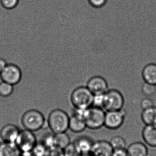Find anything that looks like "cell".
I'll use <instances>...</instances> for the list:
<instances>
[{"mask_svg": "<svg viewBox=\"0 0 156 156\" xmlns=\"http://www.w3.org/2000/svg\"><path fill=\"white\" fill-rule=\"evenodd\" d=\"M69 119L66 112L60 109H56L49 114L48 124L54 134L65 133L69 129Z\"/></svg>", "mask_w": 156, "mask_h": 156, "instance_id": "obj_1", "label": "cell"}, {"mask_svg": "<svg viewBox=\"0 0 156 156\" xmlns=\"http://www.w3.org/2000/svg\"><path fill=\"white\" fill-rule=\"evenodd\" d=\"M105 114L104 109L93 105L84 110L83 117L87 127L97 130L104 126Z\"/></svg>", "mask_w": 156, "mask_h": 156, "instance_id": "obj_2", "label": "cell"}, {"mask_svg": "<svg viewBox=\"0 0 156 156\" xmlns=\"http://www.w3.org/2000/svg\"><path fill=\"white\" fill-rule=\"evenodd\" d=\"M94 94L85 86L78 87L72 92L71 101L75 109L85 110L93 104Z\"/></svg>", "mask_w": 156, "mask_h": 156, "instance_id": "obj_3", "label": "cell"}, {"mask_svg": "<svg viewBox=\"0 0 156 156\" xmlns=\"http://www.w3.org/2000/svg\"><path fill=\"white\" fill-rule=\"evenodd\" d=\"M21 122L25 129L33 132L40 130L45 124L43 114L36 110L26 112L22 116Z\"/></svg>", "mask_w": 156, "mask_h": 156, "instance_id": "obj_4", "label": "cell"}, {"mask_svg": "<svg viewBox=\"0 0 156 156\" xmlns=\"http://www.w3.org/2000/svg\"><path fill=\"white\" fill-rule=\"evenodd\" d=\"M124 98L120 91L108 90L104 94L103 109L107 111H117L123 109Z\"/></svg>", "mask_w": 156, "mask_h": 156, "instance_id": "obj_5", "label": "cell"}, {"mask_svg": "<svg viewBox=\"0 0 156 156\" xmlns=\"http://www.w3.org/2000/svg\"><path fill=\"white\" fill-rule=\"evenodd\" d=\"M37 143L36 137L33 132L25 129L20 131L15 142L22 152L32 151Z\"/></svg>", "mask_w": 156, "mask_h": 156, "instance_id": "obj_6", "label": "cell"}, {"mask_svg": "<svg viewBox=\"0 0 156 156\" xmlns=\"http://www.w3.org/2000/svg\"><path fill=\"white\" fill-rule=\"evenodd\" d=\"M126 115V112L123 109L117 111H107L104 126L111 130L118 129L123 124Z\"/></svg>", "mask_w": 156, "mask_h": 156, "instance_id": "obj_7", "label": "cell"}, {"mask_svg": "<svg viewBox=\"0 0 156 156\" xmlns=\"http://www.w3.org/2000/svg\"><path fill=\"white\" fill-rule=\"evenodd\" d=\"M21 69L16 65L8 64L0 73V78L2 81L14 85L17 84L22 79Z\"/></svg>", "mask_w": 156, "mask_h": 156, "instance_id": "obj_8", "label": "cell"}, {"mask_svg": "<svg viewBox=\"0 0 156 156\" xmlns=\"http://www.w3.org/2000/svg\"><path fill=\"white\" fill-rule=\"evenodd\" d=\"M87 87L94 95L105 93L109 90L107 81L100 76L91 78L87 83Z\"/></svg>", "mask_w": 156, "mask_h": 156, "instance_id": "obj_9", "label": "cell"}, {"mask_svg": "<svg viewBox=\"0 0 156 156\" xmlns=\"http://www.w3.org/2000/svg\"><path fill=\"white\" fill-rule=\"evenodd\" d=\"M113 151L110 142L100 140L94 142L90 154L93 156H111Z\"/></svg>", "mask_w": 156, "mask_h": 156, "instance_id": "obj_10", "label": "cell"}, {"mask_svg": "<svg viewBox=\"0 0 156 156\" xmlns=\"http://www.w3.org/2000/svg\"><path fill=\"white\" fill-rule=\"evenodd\" d=\"M20 131L18 127L15 125H5L1 129L0 137L3 142L15 143Z\"/></svg>", "mask_w": 156, "mask_h": 156, "instance_id": "obj_11", "label": "cell"}, {"mask_svg": "<svg viewBox=\"0 0 156 156\" xmlns=\"http://www.w3.org/2000/svg\"><path fill=\"white\" fill-rule=\"evenodd\" d=\"M86 127L82 115L74 112L73 115L70 117L69 129L74 133H79L83 132Z\"/></svg>", "mask_w": 156, "mask_h": 156, "instance_id": "obj_12", "label": "cell"}, {"mask_svg": "<svg viewBox=\"0 0 156 156\" xmlns=\"http://www.w3.org/2000/svg\"><path fill=\"white\" fill-rule=\"evenodd\" d=\"M142 137L147 144L156 147V125H145L142 131Z\"/></svg>", "mask_w": 156, "mask_h": 156, "instance_id": "obj_13", "label": "cell"}, {"mask_svg": "<svg viewBox=\"0 0 156 156\" xmlns=\"http://www.w3.org/2000/svg\"><path fill=\"white\" fill-rule=\"evenodd\" d=\"M74 143L81 155L90 154L94 142L89 136H82L76 139Z\"/></svg>", "mask_w": 156, "mask_h": 156, "instance_id": "obj_14", "label": "cell"}, {"mask_svg": "<svg viewBox=\"0 0 156 156\" xmlns=\"http://www.w3.org/2000/svg\"><path fill=\"white\" fill-rule=\"evenodd\" d=\"M129 156H147L148 150L147 147L143 143L140 142H134L126 148Z\"/></svg>", "mask_w": 156, "mask_h": 156, "instance_id": "obj_15", "label": "cell"}, {"mask_svg": "<svg viewBox=\"0 0 156 156\" xmlns=\"http://www.w3.org/2000/svg\"><path fill=\"white\" fill-rule=\"evenodd\" d=\"M21 153L15 143L5 142L0 143V156H20Z\"/></svg>", "mask_w": 156, "mask_h": 156, "instance_id": "obj_16", "label": "cell"}, {"mask_svg": "<svg viewBox=\"0 0 156 156\" xmlns=\"http://www.w3.org/2000/svg\"><path fill=\"white\" fill-rule=\"evenodd\" d=\"M142 76L145 82L156 85V64L150 63L144 67Z\"/></svg>", "mask_w": 156, "mask_h": 156, "instance_id": "obj_17", "label": "cell"}, {"mask_svg": "<svg viewBox=\"0 0 156 156\" xmlns=\"http://www.w3.org/2000/svg\"><path fill=\"white\" fill-rule=\"evenodd\" d=\"M141 119L145 125L156 124V107L153 106L143 110Z\"/></svg>", "mask_w": 156, "mask_h": 156, "instance_id": "obj_18", "label": "cell"}, {"mask_svg": "<svg viewBox=\"0 0 156 156\" xmlns=\"http://www.w3.org/2000/svg\"><path fill=\"white\" fill-rule=\"evenodd\" d=\"M55 146L64 149L70 144V139L69 136L65 133L54 134Z\"/></svg>", "mask_w": 156, "mask_h": 156, "instance_id": "obj_19", "label": "cell"}, {"mask_svg": "<svg viewBox=\"0 0 156 156\" xmlns=\"http://www.w3.org/2000/svg\"><path fill=\"white\" fill-rule=\"evenodd\" d=\"M110 143L114 150L126 149V141L123 137L120 136H115L112 137Z\"/></svg>", "mask_w": 156, "mask_h": 156, "instance_id": "obj_20", "label": "cell"}, {"mask_svg": "<svg viewBox=\"0 0 156 156\" xmlns=\"http://www.w3.org/2000/svg\"><path fill=\"white\" fill-rule=\"evenodd\" d=\"M13 85L2 81L0 82V96L3 98L8 97L13 93Z\"/></svg>", "mask_w": 156, "mask_h": 156, "instance_id": "obj_21", "label": "cell"}, {"mask_svg": "<svg viewBox=\"0 0 156 156\" xmlns=\"http://www.w3.org/2000/svg\"><path fill=\"white\" fill-rule=\"evenodd\" d=\"M47 149L42 143H37L31 152L34 156H45Z\"/></svg>", "mask_w": 156, "mask_h": 156, "instance_id": "obj_22", "label": "cell"}, {"mask_svg": "<svg viewBox=\"0 0 156 156\" xmlns=\"http://www.w3.org/2000/svg\"><path fill=\"white\" fill-rule=\"evenodd\" d=\"M142 90L146 96H153L156 92V85L145 82L142 86Z\"/></svg>", "mask_w": 156, "mask_h": 156, "instance_id": "obj_23", "label": "cell"}, {"mask_svg": "<svg viewBox=\"0 0 156 156\" xmlns=\"http://www.w3.org/2000/svg\"><path fill=\"white\" fill-rule=\"evenodd\" d=\"M64 156H80L81 155L74 143H70L63 149Z\"/></svg>", "mask_w": 156, "mask_h": 156, "instance_id": "obj_24", "label": "cell"}, {"mask_svg": "<svg viewBox=\"0 0 156 156\" xmlns=\"http://www.w3.org/2000/svg\"><path fill=\"white\" fill-rule=\"evenodd\" d=\"M19 0H0L2 6L6 10H12L18 5Z\"/></svg>", "mask_w": 156, "mask_h": 156, "instance_id": "obj_25", "label": "cell"}, {"mask_svg": "<svg viewBox=\"0 0 156 156\" xmlns=\"http://www.w3.org/2000/svg\"><path fill=\"white\" fill-rule=\"evenodd\" d=\"M41 143L47 148L55 146L54 134H48L45 136Z\"/></svg>", "mask_w": 156, "mask_h": 156, "instance_id": "obj_26", "label": "cell"}, {"mask_svg": "<svg viewBox=\"0 0 156 156\" xmlns=\"http://www.w3.org/2000/svg\"><path fill=\"white\" fill-rule=\"evenodd\" d=\"M45 156H64L63 149L56 146L48 148Z\"/></svg>", "mask_w": 156, "mask_h": 156, "instance_id": "obj_27", "label": "cell"}, {"mask_svg": "<svg viewBox=\"0 0 156 156\" xmlns=\"http://www.w3.org/2000/svg\"><path fill=\"white\" fill-rule=\"evenodd\" d=\"M89 4L94 8H100L106 4L107 0H87Z\"/></svg>", "mask_w": 156, "mask_h": 156, "instance_id": "obj_28", "label": "cell"}, {"mask_svg": "<svg viewBox=\"0 0 156 156\" xmlns=\"http://www.w3.org/2000/svg\"><path fill=\"white\" fill-rule=\"evenodd\" d=\"M141 107L144 109H147L154 106L153 101L149 98L143 99L141 103Z\"/></svg>", "mask_w": 156, "mask_h": 156, "instance_id": "obj_29", "label": "cell"}, {"mask_svg": "<svg viewBox=\"0 0 156 156\" xmlns=\"http://www.w3.org/2000/svg\"><path fill=\"white\" fill-rule=\"evenodd\" d=\"M111 156H129L126 149L114 150Z\"/></svg>", "mask_w": 156, "mask_h": 156, "instance_id": "obj_30", "label": "cell"}, {"mask_svg": "<svg viewBox=\"0 0 156 156\" xmlns=\"http://www.w3.org/2000/svg\"><path fill=\"white\" fill-rule=\"evenodd\" d=\"M7 65L6 61L4 59L0 58V73L4 69Z\"/></svg>", "mask_w": 156, "mask_h": 156, "instance_id": "obj_31", "label": "cell"}, {"mask_svg": "<svg viewBox=\"0 0 156 156\" xmlns=\"http://www.w3.org/2000/svg\"><path fill=\"white\" fill-rule=\"evenodd\" d=\"M20 156H34L31 151L27 152H22Z\"/></svg>", "mask_w": 156, "mask_h": 156, "instance_id": "obj_32", "label": "cell"}, {"mask_svg": "<svg viewBox=\"0 0 156 156\" xmlns=\"http://www.w3.org/2000/svg\"><path fill=\"white\" fill-rule=\"evenodd\" d=\"M80 156H93L90 153V154H81Z\"/></svg>", "mask_w": 156, "mask_h": 156, "instance_id": "obj_33", "label": "cell"}, {"mask_svg": "<svg viewBox=\"0 0 156 156\" xmlns=\"http://www.w3.org/2000/svg\"></svg>", "mask_w": 156, "mask_h": 156, "instance_id": "obj_34", "label": "cell"}]
</instances>
